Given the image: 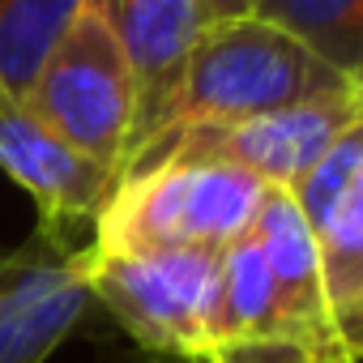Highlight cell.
<instances>
[{
    "mask_svg": "<svg viewBox=\"0 0 363 363\" xmlns=\"http://www.w3.org/2000/svg\"><path fill=\"white\" fill-rule=\"evenodd\" d=\"M354 86H363V82L337 73L316 52H308L299 39H291L286 30H278L252 13L231 18V22H210L197 30V43L184 60L171 107H167L154 141L141 150V158L154 145H162L171 133H184L197 124H235V120L265 116L278 107L329 99V94H342Z\"/></svg>",
    "mask_w": 363,
    "mask_h": 363,
    "instance_id": "1",
    "label": "cell"
},
{
    "mask_svg": "<svg viewBox=\"0 0 363 363\" xmlns=\"http://www.w3.org/2000/svg\"><path fill=\"white\" fill-rule=\"evenodd\" d=\"M269 197V184L231 162L162 154L120 175L116 193L86 248L94 252H158V248H206L223 252L244 240Z\"/></svg>",
    "mask_w": 363,
    "mask_h": 363,
    "instance_id": "2",
    "label": "cell"
},
{
    "mask_svg": "<svg viewBox=\"0 0 363 363\" xmlns=\"http://www.w3.org/2000/svg\"><path fill=\"white\" fill-rule=\"evenodd\" d=\"M22 103L82 158L124 175L137 137V77L94 0L65 26Z\"/></svg>",
    "mask_w": 363,
    "mask_h": 363,
    "instance_id": "3",
    "label": "cell"
},
{
    "mask_svg": "<svg viewBox=\"0 0 363 363\" xmlns=\"http://www.w3.org/2000/svg\"><path fill=\"white\" fill-rule=\"evenodd\" d=\"M82 278L90 299L116 316L137 350L201 359L218 291V252H94L82 244Z\"/></svg>",
    "mask_w": 363,
    "mask_h": 363,
    "instance_id": "4",
    "label": "cell"
},
{
    "mask_svg": "<svg viewBox=\"0 0 363 363\" xmlns=\"http://www.w3.org/2000/svg\"><path fill=\"white\" fill-rule=\"evenodd\" d=\"M359 124H363V86L329 94V99H312V103L278 107L265 116H248L235 124H197L184 133H171L137 167L162 154H189V158H214V162L244 167L269 189H291L337 145V137H346Z\"/></svg>",
    "mask_w": 363,
    "mask_h": 363,
    "instance_id": "5",
    "label": "cell"
},
{
    "mask_svg": "<svg viewBox=\"0 0 363 363\" xmlns=\"http://www.w3.org/2000/svg\"><path fill=\"white\" fill-rule=\"evenodd\" d=\"M0 171L35 201V235L65 248H82L90 240L94 218L120 184L116 171L82 158L18 94L5 90H0Z\"/></svg>",
    "mask_w": 363,
    "mask_h": 363,
    "instance_id": "6",
    "label": "cell"
},
{
    "mask_svg": "<svg viewBox=\"0 0 363 363\" xmlns=\"http://www.w3.org/2000/svg\"><path fill=\"white\" fill-rule=\"evenodd\" d=\"M308 223L329 316L342 342L363 354V124L286 189Z\"/></svg>",
    "mask_w": 363,
    "mask_h": 363,
    "instance_id": "7",
    "label": "cell"
},
{
    "mask_svg": "<svg viewBox=\"0 0 363 363\" xmlns=\"http://www.w3.org/2000/svg\"><path fill=\"white\" fill-rule=\"evenodd\" d=\"M90 303L82 248L43 235L0 248V363H48Z\"/></svg>",
    "mask_w": 363,
    "mask_h": 363,
    "instance_id": "8",
    "label": "cell"
},
{
    "mask_svg": "<svg viewBox=\"0 0 363 363\" xmlns=\"http://www.w3.org/2000/svg\"><path fill=\"white\" fill-rule=\"evenodd\" d=\"M94 5L111 22L116 39L133 65V77H137V137H133V154H128V167H133L141 158V150L154 141V133L171 107L184 60L197 43L201 18H197L193 0H94Z\"/></svg>",
    "mask_w": 363,
    "mask_h": 363,
    "instance_id": "9",
    "label": "cell"
},
{
    "mask_svg": "<svg viewBox=\"0 0 363 363\" xmlns=\"http://www.w3.org/2000/svg\"><path fill=\"white\" fill-rule=\"evenodd\" d=\"M252 235L261 244V257H265V269H269V282H274V295H278V312L299 329H312V333H325V337L342 342V333H337V325L329 316V303H325L320 265H316L308 223L295 210L286 189H269V197H265V206H261V214L252 223Z\"/></svg>",
    "mask_w": 363,
    "mask_h": 363,
    "instance_id": "10",
    "label": "cell"
},
{
    "mask_svg": "<svg viewBox=\"0 0 363 363\" xmlns=\"http://www.w3.org/2000/svg\"><path fill=\"white\" fill-rule=\"evenodd\" d=\"M252 18L286 30L325 65L363 82V0H257Z\"/></svg>",
    "mask_w": 363,
    "mask_h": 363,
    "instance_id": "11",
    "label": "cell"
},
{
    "mask_svg": "<svg viewBox=\"0 0 363 363\" xmlns=\"http://www.w3.org/2000/svg\"><path fill=\"white\" fill-rule=\"evenodd\" d=\"M86 0H0V90L26 94Z\"/></svg>",
    "mask_w": 363,
    "mask_h": 363,
    "instance_id": "12",
    "label": "cell"
},
{
    "mask_svg": "<svg viewBox=\"0 0 363 363\" xmlns=\"http://www.w3.org/2000/svg\"><path fill=\"white\" fill-rule=\"evenodd\" d=\"M193 5H197V18H201V26H210V22L248 18V13L257 9V0H193Z\"/></svg>",
    "mask_w": 363,
    "mask_h": 363,
    "instance_id": "13",
    "label": "cell"
},
{
    "mask_svg": "<svg viewBox=\"0 0 363 363\" xmlns=\"http://www.w3.org/2000/svg\"><path fill=\"white\" fill-rule=\"evenodd\" d=\"M103 363H197V359H179V354H158V350H128V354H107Z\"/></svg>",
    "mask_w": 363,
    "mask_h": 363,
    "instance_id": "14",
    "label": "cell"
}]
</instances>
